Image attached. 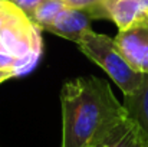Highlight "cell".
Instances as JSON below:
<instances>
[{"mask_svg": "<svg viewBox=\"0 0 148 147\" xmlns=\"http://www.w3.org/2000/svg\"><path fill=\"white\" fill-rule=\"evenodd\" d=\"M10 3H13L16 7H19L20 10H23L27 16L36 9V6L39 3H42L43 0H7Z\"/></svg>", "mask_w": 148, "mask_h": 147, "instance_id": "30bf717a", "label": "cell"}, {"mask_svg": "<svg viewBox=\"0 0 148 147\" xmlns=\"http://www.w3.org/2000/svg\"><path fill=\"white\" fill-rule=\"evenodd\" d=\"M141 143H143V141H141ZM143 147H148V146H145V144H143Z\"/></svg>", "mask_w": 148, "mask_h": 147, "instance_id": "7c38bea8", "label": "cell"}, {"mask_svg": "<svg viewBox=\"0 0 148 147\" xmlns=\"http://www.w3.org/2000/svg\"><path fill=\"white\" fill-rule=\"evenodd\" d=\"M81 52L99 65L119 87L124 95L135 92L144 82L145 74L135 71L118 49L115 39L89 30L78 43Z\"/></svg>", "mask_w": 148, "mask_h": 147, "instance_id": "7a4b0ae2", "label": "cell"}, {"mask_svg": "<svg viewBox=\"0 0 148 147\" xmlns=\"http://www.w3.org/2000/svg\"><path fill=\"white\" fill-rule=\"evenodd\" d=\"M0 147H1V146H0Z\"/></svg>", "mask_w": 148, "mask_h": 147, "instance_id": "4fadbf2b", "label": "cell"}, {"mask_svg": "<svg viewBox=\"0 0 148 147\" xmlns=\"http://www.w3.org/2000/svg\"><path fill=\"white\" fill-rule=\"evenodd\" d=\"M62 147H92L112 134L127 118V110L101 78L84 77L63 84Z\"/></svg>", "mask_w": 148, "mask_h": 147, "instance_id": "6da1fadb", "label": "cell"}, {"mask_svg": "<svg viewBox=\"0 0 148 147\" xmlns=\"http://www.w3.org/2000/svg\"><path fill=\"white\" fill-rule=\"evenodd\" d=\"M68 7L73 9H82L91 14V17L95 19H108L105 12V1L106 0H63Z\"/></svg>", "mask_w": 148, "mask_h": 147, "instance_id": "9c48e42d", "label": "cell"}, {"mask_svg": "<svg viewBox=\"0 0 148 147\" xmlns=\"http://www.w3.org/2000/svg\"><path fill=\"white\" fill-rule=\"evenodd\" d=\"M14 77H17L14 72H12V71H1L0 69V84L7 81V79H10V78H14Z\"/></svg>", "mask_w": 148, "mask_h": 147, "instance_id": "8fae6325", "label": "cell"}, {"mask_svg": "<svg viewBox=\"0 0 148 147\" xmlns=\"http://www.w3.org/2000/svg\"><path fill=\"white\" fill-rule=\"evenodd\" d=\"M105 12L119 30L130 28L148 14V0H106Z\"/></svg>", "mask_w": 148, "mask_h": 147, "instance_id": "5b68a950", "label": "cell"}, {"mask_svg": "<svg viewBox=\"0 0 148 147\" xmlns=\"http://www.w3.org/2000/svg\"><path fill=\"white\" fill-rule=\"evenodd\" d=\"M115 43L135 71L148 74V14L119 30Z\"/></svg>", "mask_w": 148, "mask_h": 147, "instance_id": "3957f363", "label": "cell"}, {"mask_svg": "<svg viewBox=\"0 0 148 147\" xmlns=\"http://www.w3.org/2000/svg\"><path fill=\"white\" fill-rule=\"evenodd\" d=\"M94 19L91 14L82 9H73V7H66L63 9L58 17L50 23L49 26L45 28L50 33L69 39L75 42L76 45L82 41V38L92 30L91 29V22Z\"/></svg>", "mask_w": 148, "mask_h": 147, "instance_id": "277c9868", "label": "cell"}, {"mask_svg": "<svg viewBox=\"0 0 148 147\" xmlns=\"http://www.w3.org/2000/svg\"><path fill=\"white\" fill-rule=\"evenodd\" d=\"M92 147H143L137 126L127 118L112 134Z\"/></svg>", "mask_w": 148, "mask_h": 147, "instance_id": "52a82bcc", "label": "cell"}, {"mask_svg": "<svg viewBox=\"0 0 148 147\" xmlns=\"http://www.w3.org/2000/svg\"><path fill=\"white\" fill-rule=\"evenodd\" d=\"M124 107L128 118L137 126L143 144L148 146V74L143 85L132 94L124 95Z\"/></svg>", "mask_w": 148, "mask_h": 147, "instance_id": "8992f818", "label": "cell"}, {"mask_svg": "<svg viewBox=\"0 0 148 147\" xmlns=\"http://www.w3.org/2000/svg\"><path fill=\"white\" fill-rule=\"evenodd\" d=\"M66 7L68 6L63 0H43L29 14V19L40 30H45V28L49 26L50 23L58 17V14Z\"/></svg>", "mask_w": 148, "mask_h": 147, "instance_id": "ba28073f", "label": "cell"}]
</instances>
